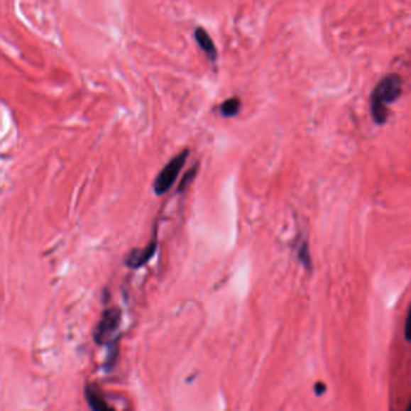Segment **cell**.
Returning a JSON list of instances; mask_svg holds the SVG:
<instances>
[{"instance_id": "5", "label": "cell", "mask_w": 411, "mask_h": 411, "mask_svg": "<svg viewBox=\"0 0 411 411\" xmlns=\"http://www.w3.org/2000/svg\"><path fill=\"white\" fill-rule=\"evenodd\" d=\"M194 39L205 56L212 62H215L217 60V48L210 34L202 27H198L194 31Z\"/></svg>"}, {"instance_id": "4", "label": "cell", "mask_w": 411, "mask_h": 411, "mask_svg": "<svg viewBox=\"0 0 411 411\" xmlns=\"http://www.w3.org/2000/svg\"><path fill=\"white\" fill-rule=\"evenodd\" d=\"M157 250V241L153 240L144 248H134L126 258V264L132 269L143 267L151 260Z\"/></svg>"}, {"instance_id": "6", "label": "cell", "mask_w": 411, "mask_h": 411, "mask_svg": "<svg viewBox=\"0 0 411 411\" xmlns=\"http://www.w3.org/2000/svg\"><path fill=\"white\" fill-rule=\"evenodd\" d=\"M84 395H86L88 405L92 407L93 410H112L114 409L109 405L104 395L96 385H91V383L86 385Z\"/></svg>"}, {"instance_id": "3", "label": "cell", "mask_w": 411, "mask_h": 411, "mask_svg": "<svg viewBox=\"0 0 411 411\" xmlns=\"http://www.w3.org/2000/svg\"><path fill=\"white\" fill-rule=\"evenodd\" d=\"M122 312L120 307H109L104 310L102 319L97 324L93 339L98 345H109L116 340V333L120 329Z\"/></svg>"}, {"instance_id": "2", "label": "cell", "mask_w": 411, "mask_h": 411, "mask_svg": "<svg viewBox=\"0 0 411 411\" xmlns=\"http://www.w3.org/2000/svg\"><path fill=\"white\" fill-rule=\"evenodd\" d=\"M188 156H190V150L186 148L164 165V168L160 170L153 182V191L157 196H164L172 190V185L175 184L176 180L179 177L180 172L184 168Z\"/></svg>"}, {"instance_id": "11", "label": "cell", "mask_w": 411, "mask_h": 411, "mask_svg": "<svg viewBox=\"0 0 411 411\" xmlns=\"http://www.w3.org/2000/svg\"><path fill=\"white\" fill-rule=\"evenodd\" d=\"M314 390H315L316 395H324V392H326V385H324V383H317Z\"/></svg>"}, {"instance_id": "10", "label": "cell", "mask_w": 411, "mask_h": 411, "mask_svg": "<svg viewBox=\"0 0 411 411\" xmlns=\"http://www.w3.org/2000/svg\"><path fill=\"white\" fill-rule=\"evenodd\" d=\"M404 336L407 341H411V307L407 312V321H405V328H404Z\"/></svg>"}, {"instance_id": "8", "label": "cell", "mask_w": 411, "mask_h": 411, "mask_svg": "<svg viewBox=\"0 0 411 411\" xmlns=\"http://www.w3.org/2000/svg\"><path fill=\"white\" fill-rule=\"evenodd\" d=\"M298 258H300V262L303 264L304 268L310 272V270H312V257H310V252H309V246H307V243H302L300 252H298Z\"/></svg>"}, {"instance_id": "1", "label": "cell", "mask_w": 411, "mask_h": 411, "mask_svg": "<svg viewBox=\"0 0 411 411\" xmlns=\"http://www.w3.org/2000/svg\"><path fill=\"white\" fill-rule=\"evenodd\" d=\"M402 94V79L397 74L385 76L376 84L371 96V111L376 124H383L388 119V105L395 103Z\"/></svg>"}, {"instance_id": "12", "label": "cell", "mask_w": 411, "mask_h": 411, "mask_svg": "<svg viewBox=\"0 0 411 411\" xmlns=\"http://www.w3.org/2000/svg\"><path fill=\"white\" fill-rule=\"evenodd\" d=\"M407 410H410V411H411V402H410V405H409V407H407Z\"/></svg>"}, {"instance_id": "9", "label": "cell", "mask_w": 411, "mask_h": 411, "mask_svg": "<svg viewBox=\"0 0 411 411\" xmlns=\"http://www.w3.org/2000/svg\"><path fill=\"white\" fill-rule=\"evenodd\" d=\"M197 169H198V165H196L194 168L190 169V170L185 174L184 179L181 180L179 187H177V193H182V192L186 191V188L192 184V181L196 177Z\"/></svg>"}, {"instance_id": "7", "label": "cell", "mask_w": 411, "mask_h": 411, "mask_svg": "<svg viewBox=\"0 0 411 411\" xmlns=\"http://www.w3.org/2000/svg\"><path fill=\"white\" fill-rule=\"evenodd\" d=\"M240 109H241V100L238 97H232L229 99L224 100L220 106L222 116L227 117V119L236 116L240 112Z\"/></svg>"}]
</instances>
